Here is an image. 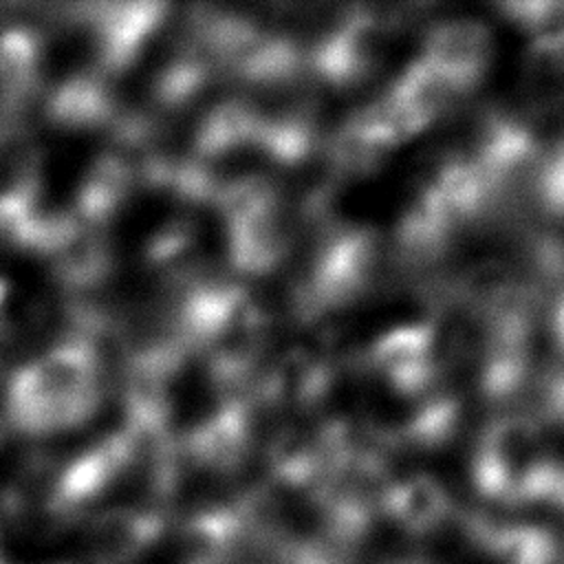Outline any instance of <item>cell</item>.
I'll return each instance as SVG.
<instances>
[{"label":"cell","mask_w":564,"mask_h":564,"mask_svg":"<svg viewBox=\"0 0 564 564\" xmlns=\"http://www.w3.org/2000/svg\"><path fill=\"white\" fill-rule=\"evenodd\" d=\"M159 524L139 513H108L90 529L88 557L99 564H130L152 549Z\"/></svg>","instance_id":"obj_2"},{"label":"cell","mask_w":564,"mask_h":564,"mask_svg":"<svg viewBox=\"0 0 564 564\" xmlns=\"http://www.w3.org/2000/svg\"><path fill=\"white\" fill-rule=\"evenodd\" d=\"M48 564H99L90 557H82V560H59V562H48Z\"/></svg>","instance_id":"obj_5"},{"label":"cell","mask_w":564,"mask_h":564,"mask_svg":"<svg viewBox=\"0 0 564 564\" xmlns=\"http://www.w3.org/2000/svg\"><path fill=\"white\" fill-rule=\"evenodd\" d=\"M502 564H553L555 546L544 535H509L494 546Z\"/></svg>","instance_id":"obj_3"},{"label":"cell","mask_w":564,"mask_h":564,"mask_svg":"<svg viewBox=\"0 0 564 564\" xmlns=\"http://www.w3.org/2000/svg\"><path fill=\"white\" fill-rule=\"evenodd\" d=\"M99 405V372L79 350H51L22 368L7 399L11 423L29 434L82 425Z\"/></svg>","instance_id":"obj_1"},{"label":"cell","mask_w":564,"mask_h":564,"mask_svg":"<svg viewBox=\"0 0 564 564\" xmlns=\"http://www.w3.org/2000/svg\"><path fill=\"white\" fill-rule=\"evenodd\" d=\"M390 564H432V562L421 560V557H399V560H392Z\"/></svg>","instance_id":"obj_4"}]
</instances>
